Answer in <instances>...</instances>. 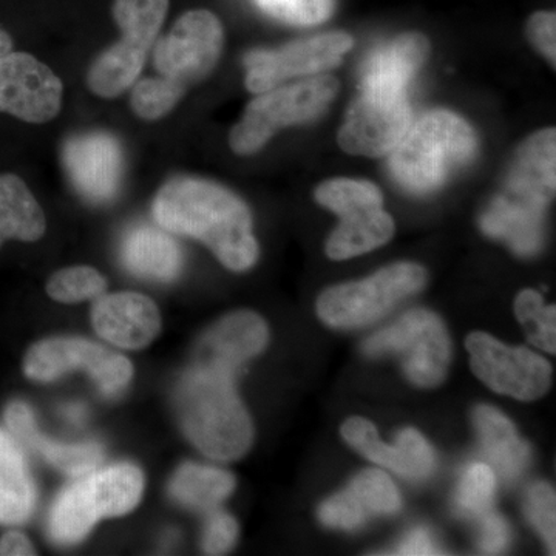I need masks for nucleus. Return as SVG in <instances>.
Segmentation results:
<instances>
[{
	"label": "nucleus",
	"mask_w": 556,
	"mask_h": 556,
	"mask_svg": "<svg viewBox=\"0 0 556 556\" xmlns=\"http://www.w3.org/2000/svg\"><path fill=\"white\" fill-rule=\"evenodd\" d=\"M152 212L160 228L203 241L226 268L241 273L257 262L251 211L217 182L170 179L156 193Z\"/></svg>",
	"instance_id": "f257e3e1"
},
{
	"label": "nucleus",
	"mask_w": 556,
	"mask_h": 556,
	"mask_svg": "<svg viewBox=\"0 0 556 556\" xmlns=\"http://www.w3.org/2000/svg\"><path fill=\"white\" fill-rule=\"evenodd\" d=\"M236 375L218 365L195 362L177 390L182 431L215 460L240 459L254 438L251 417L233 386Z\"/></svg>",
	"instance_id": "f03ea898"
},
{
	"label": "nucleus",
	"mask_w": 556,
	"mask_h": 556,
	"mask_svg": "<svg viewBox=\"0 0 556 556\" xmlns=\"http://www.w3.org/2000/svg\"><path fill=\"white\" fill-rule=\"evenodd\" d=\"M477 149V134L467 121L447 110H434L413 123L391 150V175L408 192L424 195L470 163Z\"/></svg>",
	"instance_id": "7ed1b4c3"
},
{
	"label": "nucleus",
	"mask_w": 556,
	"mask_h": 556,
	"mask_svg": "<svg viewBox=\"0 0 556 556\" xmlns=\"http://www.w3.org/2000/svg\"><path fill=\"white\" fill-rule=\"evenodd\" d=\"M144 477L121 463L83 475L62 490L50 508L49 532L58 544H76L101 519L123 517L138 506Z\"/></svg>",
	"instance_id": "20e7f679"
},
{
	"label": "nucleus",
	"mask_w": 556,
	"mask_h": 556,
	"mask_svg": "<svg viewBox=\"0 0 556 556\" xmlns=\"http://www.w3.org/2000/svg\"><path fill=\"white\" fill-rule=\"evenodd\" d=\"M338 91V79L318 75L260 93L249 102L243 118L230 131V149L243 156L258 152L278 130L320 115Z\"/></svg>",
	"instance_id": "39448f33"
},
{
	"label": "nucleus",
	"mask_w": 556,
	"mask_h": 556,
	"mask_svg": "<svg viewBox=\"0 0 556 556\" xmlns=\"http://www.w3.org/2000/svg\"><path fill=\"white\" fill-rule=\"evenodd\" d=\"M427 273L415 263H396L361 281L329 288L317 300V314L334 328H354L382 317L401 300L416 294Z\"/></svg>",
	"instance_id": "423d86ee"
},
{
	"label": "nucleus",
	"mask_w": 556,
	"mask_h": 556,
	"mask_svg": "<svg viewBox=\"0 0 556 556\" xmlns=\"http://www.w3.org/2000/svg\"><path fill=\"white\" fill-rule=\"evenodd\" d=\"M368 356L394 354L401 358L405 375L417 387L433 388L448 371L450 338L437 314L426 309L408 311L399 320L376 332L364 343Z\"/></svg>",
	"instance_id": "0eeeda50"
},
{
	"label": "nucleus",
	"mask_w": 556,
	"mask_h": 556,
	"mask_svg": "<svg viewBox=\"0 0 556 556\" xmlns=\"http://www.w3.org/2000/svg\"><path fill=\"white\" fill-rule=\"evenodd\" d=\"M22 368L36 382H51L70 371L84 369L105 396H115L134 378L129 358L83 338L42 340L28 350Z\"/></svg>",
	"instance_id": "6e6552de"
},
{
	"label": "nucleus",
	"mask_w": 556,
	"mask_h": 556,
	"mask_svg": "<svg viewBox=\"0 0 556 556\" xmlns=\"http://www.w3.org/2000/svg\"><path fill=\"white\" fill-rule=\"evenodd\" d=\"M413 124L407 91L358 87L339 131L340 148L350 155H390Z\"/></svg>",
	"instance_id": "1a4fd4ad"
},
{
	"label": "nucleus",
	"mask_w": 556,
	"mask_h": 556,
	"mask_svg": "<svg viewBox=\"0 0 556 556\" xmlns=\"http://www.w3.org/2000/svg\"><path fill=\"white\" fill-rule=\"evenodd\" d=\"M346 33H324L295 40L276 50L249 51L244 56L247 87L252 93H265L298 76H316L338 67L353 47Z\"/></svg>",
	"instance_id": "9d476101"
},
{
	"label": "nucleus",
	"mask_w": 556,
	"mask_h": 556,
	"mask_svg": "<svg viewBox=\"0 0 556 556\" xmlns=\"http://www.w3.org/2000/svg\"><path fill=\"white\" fill-rule=\"evenodd\" d=\"M466 346L475 375L496 393L535 401L551 387V364L527 348L504 345L485 332L468 336Z\"/></svg>",
	"instance_id": "9b49d317"
},
{
	"label": "nucleus",
	"mask_w": 556,
	"mask_h": 556,
	"mask_svg": "<svg viewBox=\"0 0 556 556\" xmlns=\"http://www.w3.org/2000/svg\"><path fill=\"white\" fill-rule=\"evenodd\" d=\"M222 22L206 10L182 14L153 49V64L161 76L181 86L206 78L217 65L223 50Z\"/></svg>",
	"instance_id": "f8f14e48"
},
{
	"label": "nucleus",
	"mask_w": 556,
	"mask_h": 556,
	"mask_svg": "<svg viewBox=\"0 0 556 556\" xmlns=\"http://www.w3.org/2000/svg\"><path fill=\"white\" fill-rule=\"evenodd\" d=\"M62 93L61 79L31 54L10 51L0 58V112L47 123L60 113Z\"/></svg>",
	"instance_id": "ddd939ff"
},
{
	"label": "nucleus",
	"mask_w": 556,
	"mask_h": 556,
	"mask_svg": "<svg viewBox=\"0 0 556 556\" xmlns=\"http://www.w3.org/2000/svg\"><path fill=\"white\" fill-rule=\"evenodd\" d=\"M62 163L80 197L93 204L115 199L124 169L118 139L105 131L76 135L65 142Z\"/></svg>",
	"instance_id": "4468645a"
},
{
	"label": "nucleus",
	"mask_w": 556,
	"mask_h": 556,
	"mask_svg": "<svg viewBox=\"0 0 556 556\" xmlns=\"http://www.w3.org/2000/svg\"><path fill=\"white\" fill-rule=\"evenodd\" d=\"M340 431L361 455L413 481L430 477L437 464L433 448L415 428L402 430L394 445L383 444L376 427L364 417H350Z\"/></svg>",
	"instance_id": "2eb2a0df"
},
{
	"label": "nucleus",
	"mask_w": 556,
	"mask_h": 556,
	"mask_svg": "<svg viewBox=\"0 0 556 556\" xmlns=\"http://www.w3.org/2000/svg\"><path fill=\"white\" fill-rule=\"evenodd\" d=\"M100 338L124 350H141L160 334L161 314L155 303L137 292L101 295L91 309Z\"/></svg>",
	"instance_id": "dca6fc26"
},
{
	"label": "nucleus",
	"mask_w": 556,
	"mask_h": 556,
	"mask_svg": "<svg viewBox=\"0 0 556 556\" xmlns=\"http://www.w3.org/2000/svg\"><path fill=\"white\" fill-rule=\"evenodd\" d=\"M397 486L380 470H364L342 493L329 497L318 508V518L334 529H358L380 515H393L401 508Z\"/></svg>",
	"instance_id": "f3484780"
},
{
	"label": "nucleus",
	"mask_w": 556,
	"mask_h": 556,
	"mask_svg": "<svg viewBox=\"0 0 556 556\" xmlns=\"http://www.w3.org/2000/svg\"><path fill=\"white\" fill-rule=\"evenodd\" d=\"M268 327L257 314L241 311L222 318L208 329L197 350V361L237 372L268 343Z\"/></svg>",
	"instance_id": "a211bd4d"
},
{
	"label": "nucleus",
	"mask_w": 556,
	"mask_h": 556,
	"mask_svg": "<svg viewBox=\"0 0 556 556\" xmlns=\"http://www.w3.org/2000/svg\"><path fill=\"white\" fill-rule=\"evenodd\" d=\"M546 206L504 190L481 217V229L492 239L506 241L518 255L536 254L544 240Z\"/></svg>",
	"instance_id": "6ab92c4d"
},
{
	"label": "nucleus",
	"mask_w": 556,
	"mask_h": 556,
	"mask_svg": "<svg viewBox=\"0 0 556 556\" xmlns=\"http://www.w3.org/2000/svg\"><path fill=\"white\" fill-rule=\"evenodd\" d=\"M5 422L11 437L24 447L46 457L51 466L68 477H83L97 470L104 459V448L100 444H58L39 433L31 408L24 402H11L5 409Z\"/></svg>",
	"instance_id": "aec40b11"
},
{
	"label": "nucleus",
	"mask_w": 556,
	"mask_h": 556,
	"mask_svg": "<svg viewBox=\"0 0 556 556\" xmlns=\"http://www.w3.org/2000/svg\"><path fill=\"white\" fill-rule=\"evenodd\" d=\"M428 40L419 33H405L372 50L362 65L361 87L407 91L408 84L427 61Z\"/></svg>",
	"instance_id": "412c9836"
},
{
	"label": "nucleus",
	"mask_w": 556,
	"mask_h": 556,
	"mask_svg": "<svg viewBox=\"0 0 556 556\" xmlns=\"http://www.w3.org/2000/svg\"><path fill=\"white\" fill-rule=\"evenodd\" d=\"M555 129L532 135L518 149L504 190L548 206L555 195Z\"/></svg>",
	"instance_id": "4be33fe9"
},
{
	"label": "nucleus",
	"mask_w": 556,
	"mask_h": 556,
	"mask_svg": "<svg viewBox=\"0 0 556 556\" xmlns=\"http://www.w3.org/2000/svg\"><path fill=\"white\" fill-rule=\"evenodd\" d=\"M121 260L135 276L155 281L175 280L182 268V254L177 241L163 228L146 225L126 233Z\"/></svg>",
	"instance_id": "5701e85b"
},
{
	"label": "nucleus",
	"mask_w": 556,
	"mask_h": 556,
	"mask_svg": "<svg viewBox=\"0 0 556 556\" xmlns=\"http://www.w3.org/2000/svg\"><path fill=\"white\" fill-rule=\"evenodd\" d=\"M489 466L506 482L517 481L529 466V445L518 437L508 417L489 405H479L473 415Z\"/></svg>",
	"instance_id": "b1692460"
},
{
	"label": "nucleus",
	"mask_w": 556,
	"mask_h": 556,
	"mask_svg": "<svg viewBox=\"0 0 556 556\" xmlns=\"http://www.w3.org/2000/svg\"><path fill=\"white\" fill-rule=\"evenodd\" d=\"M38 492L22 445L0 428V525H22L35 511Z\"/></svg>",
	"instance_id": "393cba45"
},
{
	"label": "nucleus",
	"mask_w": 556,
	"mask_h": 556,
	"mask_svg": "<svg viewBox=\"0 0 556 556\" xmlns=\"http://www.w3.org/2000/svg\"><path fill=\"white\" fill-rule=\"evenodd\" d=\"M340 225L327 241L332 260H348L367 254L391 240L394 222L382 206L354 208L339 215Z\"/></svg>",
	"instance_id": "a878e982"
},
{
	"label": "nucleus",
	"mask_w": 556,
	"mask_h": 556,
	"mask_svg": "<svg viewBox=\"0 0 556 556\" xmlns=\"http://www.w3.org/2000/svg\"><path fill=\"white\" fill-rule=\"evenodd\" d=\"M42 207L17 175H0V247L7 240L38 241L46 233Z\"/></svg>",
	"instance_id": "bb28decb"
},
{
	"label": "nucleus",
	"mask_w": 556,
	"mask_h": 556,
	"mask_svg": "<svg viewBox=\"0 0 556 556\" xmlns=\"http://www.w3.org/2000/svg\"><path fill=\"white\" fill-rule=\"evenodd\" d=\"M148 50L121 39L94 60L87 75V84L101 98L124 93L138 79Z\"/></svg>",
	"instance_id": "cd10ccee"
},
{
	"label": "nucleus",
	"mask_w": 556,
	"mask_h": 556,
	"mask_svg": "<svg viewBox=\"0 0 556 556\" xmlns=\"http://www.w3.org/2000/svg\"><path fill=\"white\" fill-rule=\"evenodd\" d=\"M236 478L222 468L185 464L169 485L170 496L182 506L211 510L232 493Z\"/></svg>",
	"instance_id": "c85d7f7f"
},
{
	"label": "nucleus",
	"mask_w": 556,
	"mask_h": 556,
	"mask_svg": "<svg viewBox=\"0 0 556 556\" xmlns=\"http://www.w3.org/2000/svg\"><path fill=\"white\" fill-rule=\"evenodd\" d=\"M169 0H116L113 16L123 39L141 49H152L166 20Z\"/></svg>",
	"instance_id": "c756f323"
},
{
	"label": "nucleus",
	"mask_w": 556,
	"mask_h": 556,
	"mask_svg": "<svg viewBox=\"0 0 556 556\" xmlns=\"http://www.w3.org/2000/svg\"><path fill=\"white\" fill-rule=\"evenodd\" d=\"M316 200L321 206L338 215L354 208L382 206L378 186L362 179L336 178L321 182L316 189Z\"/></svg>",
	"instance_id": "7c9ffc66"
},
{
	"label": "nucleus",
	"mask_w": 556,
	"mask_h": 556,
	"mask_svg": "<svg viewBox=\"0 0 556 556\" xmlns=\"http://www.w3.org/2000/svg\"><path fill=\"white\" fill-rule=\"evenodd\" d=\"M515 314L533 345L554 354L556 351V308L544 305L543 298L526 289L515 302Z\"/></svg>",
	"instance_id": "2f4dec72"
},
{
	"label": "nucleus",
	"mask_w": 556,
	"mask_h": 556,
	"mask_svg": "<svg viewBox=\"0 0 556 556\" xmlns=\"http://www.w3.org/2000/svg\"><path fill=\"white\" fill-rule=\"evenodd\" d=\"M496 473L489 464L473 463L464 471L455 493V508L464 517L479 518L492 504Z\"/></svg>",
	"instance_id": "473e14b6"
},
{
	"label": "nucleus",
	"mask_w": 556,
	"mask_h": 556,
	"mask_svg": "<svg viewBox=\"0 0 556 556\" xmlns=\"http://www.w3.org/2000/svg\"><path fill=\"white\" fill-rule=\"evenodd\" d=\"M185 91V86L177 80L164 78V76L141 79L135 84L134 91H131V109L139 118L160 119L177 105Z\"/></svg>",
	"instance_id": "72a5a7b5"
},
{
	"label": "nucleus",
	"mask_w": 556,
	"mask_h": 556,
	"mask_svg": "<svg viewBox=\"0 0 556 556\" xmlns=\"http://www.w3.org/2000/svg\"><path fill=\"white\" fill-rule=\"evenodd\" d=\"M108 289V281L90 266H73L58 270L47 283V294L61 303H79L100 299Z\"/></svg>",
	"instance_id": "f704fd0d"
},
{
	"label": "nucleus",
	"mask_w": 556,
	"mask_h": 556,
	"mask_svg": "<svg viewBox=\"0 0 556 556\" xmlns=\"http://www.w3.org/2000/svg\"><path fill=\"white\" fill-rule=\"evenodd\" d=\"M270 16L292 25L321 24L331 16L332 0H255Z\"/></svg>",
	"instance_id": "c9c22d12"
},
{
	"label": "nucleus",
	"mask_w": 556,
	"mask_h": 556,
	"mask_svg": "<svg viewBox=\"0 0 556 556\" xmlns=\"http://www.w3.org/2000/svg\"><path fill=\"white\" fill-rule=\"evenodd\" d=\"M555 492L551 485L538 482L530 486L526 496V515L546 540L552 554H555L556 541V503Z\"/></svg>",
	"instance_id": "e433bc0d"
},
{
	"label": "nucleus",
	"mask_w": 556,
	"mask_h": 556,
	"mask_svg": "<svg viewBox=\"0 0 556 556\" xmlns=\"http://www.w3.org/2000/svg\"><path fill=\"white\" fill-rule=\"evenodd\" d=\"M239 526L236 519L223 511H215L207 519L204 529L203 551L207 555H223L236 544Z\"/></svg>",
	"instance_id": "4c0bfd02"
},
{
	"label": "nucleus",
	"mask_w": 556,
	"mask_h": 556,
	"mask_svg": "<svg viewBox=\"0 0 556 556\" xmlns=\"http://www.w3.org/2000/svg\"><path fill=\"white\" fill-rule=\"evenodd\" d=\"M479 519H481V527H479L478 546L482 554L497 555L506 551L510 541V529L504 518L486 510Z\"/></svg>",
	"instance_id": "58836bf2"
},
{
	"label": "nucleus",
	"mask_w": 556,
	"mask_h": 556,
	"mask_svg": "<svg viewBox=\"0 0 556 556\" xmlns=\"http://www.w3.org/2000/svg\"><path fill=\"white\" fill-rule=\"evenodd\" d=\"M530 42L547 58L552 64L556 61V16L551 11H541L530 17L527 25Z\"/></svg>",
	"instance_id": "ea45409f"
},
{
	"label": "nucleus",
	"mask_w": 556,
	"mask_h": 556,
	"mask_svg": "<svg viewBox=\"0 0 556 556\" xmlns=\"http://www.w3.org/2000/svg\"><path fill=\"white\" fill-rule=\"evenodd\" d=\"M441 547L434 543L430 532L422 527H417L408 533L401 544L396 547L394 555L420 556V555H441Z\"/></svg>",
	"instance_id": "a19ab883"
},
{
	"label": "nucleus",
	"mask_w": 556,
	"mask_h": 556,
	"mask_svg": "<svg viewBox=\"0 0 556 556\" xmlns=\"http://www.w3.org/2000/svg\"><path fill=\"white\" fill-rule=\"evenodd\" d=\"M0 555L2 556H22L36 555L35 547L24 533L11 530L0 538Z\"/></svg>",
	"instance_id": "79ce46f5"
},
{
	"label": "nucleus",
	"mask_w": 556,
	"mask_h": 556,
	"mask_svg": "<svg viewBox=\"0 0 556 556\" xmlns=\"http://www.w3.org/2000/svg\"><path fill=\"white\" fill-rule=\"evenodd\" d=\"M65 416H67L72 422L80 424L84 417H86V409L80 407V405H72V407L65 409Z\"/></svg>",
	"instance_id": "37998d69"
},
{
	"label": "nucleus",
	"mask_w": 556,
	"mask_h": 556,
	"mask_svg": "<svg viewBox=\"0 0 556 556\" xmlns=\"http://www.w3.org/2000/svg\"><path fill=\"white\" fill-rule=\"evenodd\" d=\"M13 49V39L10 38L9 33L0 30V58L9 54Z\"/></svg>",
	"instance_id": "c03bdc74"
}]
</instances>
